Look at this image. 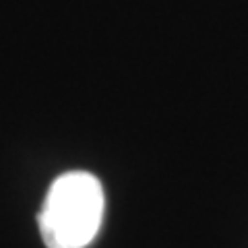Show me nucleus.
<instances>
[{
    "instance_id": "1",
    "label": "nucleus",
    "mask_w": 248,
    "mask_h": 248,
    "mask_svg": "<svg viewBox=\"0 0 248 248\" xmlns=\"http://www.w3.org/2000/svg\"><path fill=\"white\" fill-rule=\"evenodd\" d=\"M106 197L89 172H66L52 182L37 226L48 248H85L97 236Z\"/></svg>"
}]
</instances>
